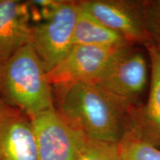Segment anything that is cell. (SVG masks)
<instances>
[{
	"instance_id": "cell-1",
	"label": "cell",
	"mask_w": 160,
	"mask_h": 160,
	"mask_svg": "<svg viewBox=\"0 0 160 160\" xmlns=\"http://www.w3.org/2000/svg\"><path fill=\"white\" fill-rule=\"evenodd\" d=\"M58 112L88 139L119 143L122 137V118L128 104L113 97L92 81L57 88Z\"/></svg>"
},
{
	"instance_id": "cell-2",
	"label": "cell",
	"mask_w": 160,
	"mask_h": 160,
	"mask_svg": "<svg viewBox=\"0 0 160 160\" xmlns=\"http://www.w3.org/2000/svg\"><path fill=\"white\" fill-rule=\"evenodd\" d=\"M0 98L29 119L54 108L47 71L31 43L0 62Z\"/></svg>"
},
{
	"instance_id": "cell-3",
	"label": "cell",
	"mask_w": 160,
	"mask_h": 160,
	"mask_svg": "<svg viewBox=\"0 0 160 160\" xmlns=\"http://www.w3.org/2000/svg\"><path fill=\"white\" fill-rule=\"evenodd\" d=\"M79 3L60 1L50 17L32 27L31 45L47 73L61 62L71 51Z\"/></svg>"
},
{
	"instance_id": "cell-4",
	"label": "cell",
	"mask_w": 160,
	"mask_h": 160,
	"mask_svg": "<svg viewBox=\"0 0 160 160\" xmlns=\"http://www.w3.org/2000/svg\"><path fill=\"white\" fill-rule=\"evenodd\" d=\"M128 51L127 44L103 47L74 45L54 68L47 73L52 86L99 79L118 58Z\"/></svg>"
},
{
	"instance_id": "cell-5",
	"label": "cell",
	"mask_w": 160,
	"mask_h": 160,
	"mask_svg": "<svg viewBox=\"0 0 160 160\" xmlns=\"http://www.w3.org/2000/svg\"><path fill=\"white\" fill-rule=\"evenodd\" d=\"M37 160H76L87 137L68 122L55 108L30 119Z\"/></svg>"
},
{
	"instance_id": "cell-6",
	"label": "cell",
	"mask_w": 160,
	"mask_h": 160,
	"mask_svg": "<svg viewBox=\"0 0 160 160\" xmlns=\"http://www.w3.org/2000/svg\"><path fill=\"white\" fill-rule=\"evenodd\" d=\"M94 82L109 94L128 104L145 88L147 65L145 57L139 53H130L128 51Z\"/></svg>"
},
{
	"instance_id": "cell-7",
	"label": "cell",
	"mask_w": 160,
	"mask_h": 160,
	"mask_svg": "<svg viewBox=\"0 0 160 160\" xmlns=\"http://www.w3.org/2000/svg\"><path fill=\"white\" fill-rule=\"evenodd\" d=\"M0 160H37L31 120L11 108L0 113Z\"/></svg>"
},
{
	"instance_id": "cell-8",
	"label": "cell",
	"mask_w": 160,
	"mask_h": 160,
	"mask_svg": "<svg viewBox=\"0 0 160 160\" xmlns=\"http://www.w3.org/2000/svg\"><path fill=\"white\" fill-rule=\"evenodd\" d=\"M28 4L17 0H0V62L31 43Z\"/></svg>"
},
{
	"instance_id": "cell-9",
	"label": "cell",
	"mask_w": 160,
	"mask_h": 160,
	"mask_svg": "<svg viewBox=\"0 0 160 160\" xmlns=\"http://www.w3.org/2000/svg\"><path fill=\"white\" fill-rule=\"evenodd\" d=\"M82 8L88 12L106 27L122 35L127 41H145V27L131 8L124 3L113 1H84Z\"/></svg>"
},
{
	"instance_id": "cell-10",
	"label": "cell",
	"mask_w": 160,
	"mask_h": 160,
	"mask_svg": "<svg viewBox=\"0 0 160 160\" xmlns=\"http://www.w3.org/2000/svg\"><path fill=\"white\" fill-rule=\"evenodd\" d=\"M147 49L151 65V90L142 122L133 131L157 146L160 145V47L148 44Z\"/></svg>"
},
{
	"instance_id": "cell-11",
	"label": "cell",
	"mask_w": 160,
	"mask_h": 160,
	"mask_svg": "<svg viewBox=\"0 0 160 160\" xmlns=\"http://www.w3.org/2000/svg\"><path fill=\"white\" fill-rule=\"evenodd\" d=\"M127 43L128 41L122 36L106 27L79 5L73 45L110 47Z\"/></svg>"
},
{
	"instance_id": "cell-12",
	"label": "cell",
	"mask_w": 160,
	"mask_h": 160,
	"mask_svg": "<svg viewBox=\"0 0 160 160\" xmlns=\"http://www.w3.org/2000/svg\"><path fill=\"white\" fill-rule=\"evenodd\" d=\"M120 160H160V149L134 131L123 133L118 143Z\"/></svg>"
},
{
	"instance_id": "cell-13",
	"label": "cell",
	"mask_w": 160,
	"mask_h": 160,
	"mask_svg": "<svg viewBox=\"0 0 160 160\" xmlns=\"http://www.w3.org/2000/svg\"><path fill=\"white\" fill-rule=\"evenodd\" d=\"M76 160H120L118 143L87 138Z\"/></svg>"
},
{
	"instance_id": "cell-14",
	"label": "cell",
	"mask_w": 160,
	"mask_h": 160,
	"mask_svg": "<svg viewBox=\"0 0 160 160\" xmlns=\"http://www.w3.org/2000/svg\"><path fill=\"white\" fill-rule=\"evenodd\" d=\"M145 17L148 28L160 42V1L153 3L149 8Z\"/></svg>"
},
{
	"instance_id": "cell-15",
	"label": "cell",
	"mask_w": 160,
	"mask_h": 160,
	"mask_svg": "<svg viewBox=\"0 0 160 160\" xmlns=\"http://www.w3.org/2000/svg\"><path fill=\"white\" fill-rule=\"evenodd\" d=\"M10 107H8L6 104L4 102L2 101V99L0 98V113H2V112L5 111V110L8 109Z\"/></svg>"
}]
</instances>
